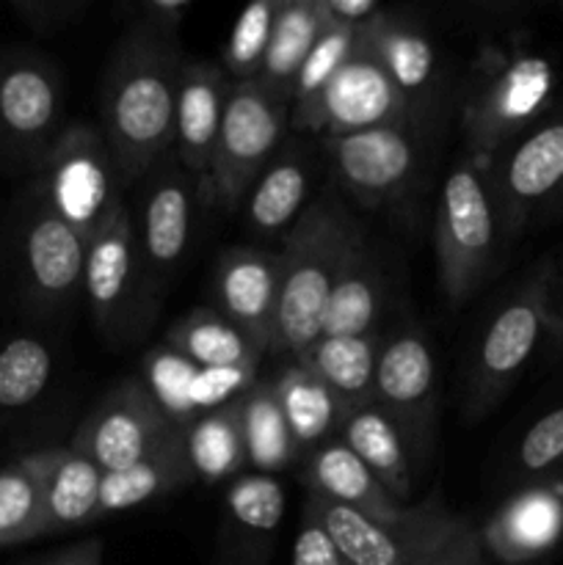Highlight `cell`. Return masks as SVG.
I'll use <instances>...</instances> for the list:
<instances>
[{"mask_svg":"<svg viewBox=\"0 0 563 565\" xmlns=\"http://www.w3.org/2000/svg\"><path fill=\"white\" fill-rule=\"evenodd\" d=\"M177 430L149 386L130 379L92 408L70 447L92 458L103 472H119L160 450Z\"/></svg>","mask_w":563,"mask_h":565,"instance_id":"ba28073f","label":"cell"},{"mask_svg":"<svg viewBox=\"0 0 563 565\" xmlns=\"http://www.w3.org/2000/svg\"><path fill=\"white\" fill-rule=\"evenodd\" d=\"M138 9H141V17L136 22L160 33V36L177 39V31L185 22V17L191 14L193 6L188 0H144Z\"/></svg>","mask_w":563,"mask_h":565,"instance_id":"b9f144b4","label":"cell"},{"mask_svg":"<svg viewBox=\"0 0 563 565\" xmlns=\"http://www.w3.org/2000/svg\"><path fill=\"white\" fill-rule=\"evenodd\" d=\"M408 114L412 108L406 97L357 39L351 58L326 86L315 108L293 127L326 136H351L373 127L408 125Z\"/></svg>","mask_w":563,"mask_h":565,"instance_id":"30bf717a","label":"cell"},{"mask_svg":"<svg viewBox=\"0 0 563 565\" xmlns=\"http://www.w3.org/2000/svg\"><path fill=\"white\" fill-rule=\"evenodd\" d=\"M423 565H486V552L480 546L478 530L469 527L450 550H445L442 555L431 557L428 563Z\"/></svg>","mask_w":563,"mask_h":565,"instance_id":"ee69618b","label":"cell"},{"mask_svg":"<svg viewBox=\"0 0 563 565\" xmlns=\"http://www.w3.org/2000/svg\"><path fill=\"white\" fill-rule=\"evenodd\" d=\"M342 441L397 502L408 505L414 491L412 447L384 408L375 403H364V406L348 412L346 423H342Z\"/></svg>","mask_w":563,"mask_h":565,"instance_id":"603a6c76","label":"cell"},{"mask_svg":"<svg viewBox=\"0 0 563 565\" xmlns=\"http://www.w3.org/2000/svg\"><path fill=\"white\" fill-rule=\"evenodd\" d=\"M353 218L337 199L309 202L285 237L279 263V307H276L270 353L301 359L323 334L326 307L340 274L342 254L353 232Z\"/></svg>","mask_w":563,"mask_h":565,"instance_id":"7a4b0ae2","label":"cell"},{"mask_svg":"<svg viewBox=\"0 0 563 565\" xmlns=\"http://www.w3.org/2000/svg\"><path fill=\"white\" fill-rule=\"evenodd\" d=\"M307 483L309 494L351 508L375 522H397L412 511V505H403L384 489V483L353 456L342 439L315 447L307 463Z\"/></svg>","mask_w":563,"mask_h":565,"instance_id":"d6986e66","label":"cell"},{"mask_svg":"<svg viewBox=\"0 0 563 565\" xmlns=\"http://www.w3.org/2000/svg\"><path fill=\"white\" fill-rule=\"evenodd\" d=\"M144 254L136 221L121 204L86 243L83 292L105 334H127L144 298Z\"/></svg>","mask_w":563,"mask_h":565,"instance_id":"9c48e42d","label":"cell"},{"mask_svg":"<svg viewBox=\"0 0 563 565\" xmlns=\"http://www.w3.org/2000/svg\"><path fill=\"white\" fill-rule=\"evenodd\" d=\"M550 94V66L541 58H500L489 53L475 66L461 108L464 143L472 160L484 163L502 138L541 108Z\"/></svg>","mask_w":563,"mask_h":565,"instance_id":"52a82bcc","label":"cell"},{"mask_svg":"<svg viewBox=\"0 0 563 565\" xmlns=\"http://www.w3.org/2000/svg\"><path fill=\"white\" fill-rule=\"evenodd\" d=\"M103 469L72 447L47 450L44 472V535L66 533L99 522Z\"/></svg>","mask_w":563,"mask_h":565,"instance_id":"cb8c5ba5","label":"cell"},{"mask_svg":"<svg viewBox=\"0 0 563 565\" xmlns=\"http://www.w3.org/2000/svg\"><path fill=\"white\" fill-rule=\"evenodd\" d=\"M563 182V125H550L530 136L502 166L500 177H491L497 207L506 204L508 218H517L522 204L535 202Z\"/></svg>","mask_w":563,"mask_h":565,"instance_id":"f1b7e54d","label":"cell"},{"mask_svg":"<svg viewBox=\"0 0 563 565\" xmlns=\"http://www.w3.org/2000/svg\"><path fill=\"white\" fill-rule=\"evenodd\" d=\"M563 530V505L552 491L530 489L508 500L484 530H478L486 555L502 563H524L550 550Z\"/></svg>","mask_w":563,"mask_h":565,"instance_id":"ffe728a7","label":"cell"},{"mask_svg":"<svg viewBox=\"0 0 563 565\" xmlns=\"http://www.w3.org/2000/svg\"><path fill=\"white\" fill-rule=\"evenodd\" d=\"M147 177L149 188L141 204V230H136L147 274L152 270L163 279L182 263L191 243L193 193L182 166H177L169 154Z\"/></svg>","mask_w":563,"mask_h":565,"instance_id":"e0dca14e","label":"cell"},{"mask_svg":"<svg viewBox=\"0 0 563 565\" xmlns=\"http://www.w3.org/2000/svg\"><path fill=\"white\" fill-rule=\"evenodd\" d=\"M436 263L450 307L469 301L497 246V199L484 163L469 154L450 166L436 204Z\"/></svg>","mask_w":563,"mask_h":565,"instance_id":"3957f363","label":"cell"},{"mask_svg":"<svg viewBox=\"0 0 563 565\" xmlns=\"http://www.w3.org/2000/svg\"><path fill=\"white\" fill-rule=\"evenodd\" d=\"M279 254L259 248H226L215 263L219 312L246 331L265 353L279 307Z\"/></svg>","mask_w":563,"mask_h":565,"instance_id":"9a60e30c","label":"cell"},{"mask_svg":"<svg viewBox=\"0 0 563 565\" xmlns=\"http://www.w3.org/2000/svg\"><path fill=\"white\" fill-rule=\"evenodd\" d=\"M103 552V541L92 539L83 541V544L70 546V550L55 552V555L50 557H42V561H33L31 565H105Z\"/></svg>","mask_w":563,"mask_h":565,"instance_id":"f6af8a7d","label":"cell"},{"mask_svg":"<svg viewBox=\"0 0 563 565\" xmlns=\"http://www.w3.org/2000/svg\"><path fill=\"white\" fill-rule=\"evenodd\" d=\"M304 508L320 519L351 565H423L450 550L472 527L467 519L447 511L439 491L412 505L397 522H375L318 494H309Z\"/></svg>","mask_w":563,"mask_h":565,"instance_id":"277c9868","label":"cell"},{"mask_svg":"<svg viewBox=\"0 0 563 565\" xmlns=\"http://www.w3.org/2000/svg\"><path fill=\"white\" fill-rule=\"evenodd\" d=\"M326 22L320 20L315 0H282L279 3L259 81L287 103H290L298 70L304 66Z\"/></svg>","mask_w":563,"mask_h":565,"instance_id":"1f68e13d","label":"cell"},{"mask_svg":"<svg viewBox=\"0 0 563 565\" xmlns=\"http://www.w3.org/2000/svg\"><path fill=\"white\" fill-rule=\"evenodd\" d=\"M121 188L125 180L99 127H66L44 154V202L86 243L125 204Z\"/></svg>","mask_w":563,"mask_h":565,"instance_id":"5b68a950","label":"cell"},{"mask_svg":"<svg viewBox=\"0 0 563 565\" xmlns=\"http://www.w3.org/2000/svg\"><path fill=\"white\" fill-rule=\"evenodd\" d=\"M226 92H230V81L224 70L204 61L182 64L180 86H177L174 147L177 163L193 180L210 182Z\"/></svg>","mask_w":563,"mask_h":565,"instance_id":"2e32d148","label":"cell"},{"mask_svg":"<svg viewBox=\"0 0 563 565\" xmlns=\"http://www.w3.org/2000/svg\"><path fill=\"white\" fill-rule=\"evenodd\" d=\"M357 31L359 28H342V25L323 28V33L318 36L315 47L309 50L304 66L298 70L296 83H293V94H290L293 125L301 121L304 116L315 108V103H318L320 94L326 92V86L334 81V75L342 70V64L351 58L353 47H357Z\"/></svg>","mask_w":563,"mask_h":565,"instance_id":"d590c367","label":"cell"},{"mask_svg":"<svg viewBox=\"0 0 563 565\" xmlns=\"http://www.w3.org/2000/svg\"><path fill=\"white\" fill-rule=\"evenodd\" d=\"M323 149L340 185L364 207L395 202L417 174L419 147L408 125L326 136Z\"/></svg>","mask_w":563,"mask_h":565,"instance_id":"8fae6325","label":"cell"},{"mask_svg":"<svg viewBox=\"0 0 563 565\" xmlns=\"http://www.w3.org/2000/svg\"><path fill=\"white\" fill-rule=\"evenodd\" d=\"M381 307H384V274L375 254L370 252L364 232L353 226L334 290L329 296L320 337L370 334L379 323Z\"/></svg>","mask_w":563,"mask_h":565,"instance_id":"44dd1931","label":"cell"},{"mask_svg":"<svg viewBox=\"0 0 563 565\" xmlns=\"http://www.w3.org/2000/svg\"><path fill=\"white\" fill-rule=\"evenodd\" d=\"M182 64L177 39L160 36L141 22L110 55L99 88V130L125 185L147 177L174 143Z\"/></svg>","mask_w":563,"mask_h":565,"instance_id":"6da1fadb","label":"cell"},{"mask_svg":"<svg viewBox=\"0 0 563 565\" xmlns=\"http://www.w3.org/2000/svg\"><path fill=\"white\" fill-rule=\"evenodd\" d=\"M384 337L379 331L357 337H320L298 362L307 364L342 403L348 412L373 403L375 367Z\"/></svg>","mask_w":563,"mask_h":565,"instance_id":"83f0119b","label":"cell"},{"mask_svg":"<svg viewBox=\"0 0 563 565\" xmlns=\"http://www.w3.org/2000/svg\"><path fill=\"white\" fill-rule=\"evenodd\" d=\"M59 72L36 55H14L0 64V138L20 152H50L61 119Z\"/></svg>","mask_w":563,"mask_h":565,"instance_id":"4fadbf2b","label":"cell"},{"mask_svg":"<svg viewBox=\"0 0 563 565\" xmlns=\"http://www.w3.org/2000/svg\"><path fill=\"white\" fill-rule=\"evenodd\" d=\"M274 390L298 450H315L331 441L334 430H342L348 417L346 403L298 359L274 379Z\"/></svg>","mask_w":563,"mask_h":565,"instance_id":"4316f807","label":"cell"},{"mask_svg":"<svg viewBox=\"0 0 563 565\" xmlns=\"http://www.w3.org/2000/svg\"><path fill=\"white\" fill-rule=\"evenodd\" d=\"M373 403L395 419L412 450H425L431 445L436 414V364L428 340L414 326H406L381 342Z\"/></svg>","mask_w":563,"mask_h":565,"instance_id":"7c38bea8","label":"cell"},{"mask_svg":"<svg viewBox=\"0 0 563 565\" xmlns=\"http://www.w3.org/2000/svg\"><path fill=\"white\" fill-rule=\"evenodd\" d=\"M309 207V169L301 152L274 154L246 196V215L252 230L263 235L290 232Z\"/></svg>","mask_w":563,"mask_h":565,"instance_id":"f546056e","label":"cell"},{"mask_svg":"<svg viewBox=\"0 0 563 565\" xmlns=\"http://www.w3.org/2000/svg\"><path fill=\"white\" fill-rule=\"evenodd\" d=\"M293 565H351L340 552V546L334 544L329 530L307 508H304L296 544H293Z\"/></svg>","mask_w":563,"mask_h":565,"instance_id":"ab89813d","label":"cell"},{"mask_svg":"<svg viewBox=\"0 0 563 565\" xmlns=\"http://www.w3.org/2000/svg\"><path fill=\"white\" fill-rule=\"evenodd\" d=\"M557 458H563V408L541 417L519 447V463L530 472L552 467Z\"/></svg>","mask_w":563,"mask_h":565,"instance_id":"f35d334b","label":"cell"},{"mask_svg":"<svg viewBox=\"0 0 563 565\" xmlns=\"http://www.w3.org/2000/svg\"><path fill=\"white\" fill-rule=\"evenodd\" d=\"M14 11L33 31L53 33L75 22L86 11V3L83 0H17Z\"/></svg>","mask_w":563,"mask_h":565,"instance_id":"60d3db41","label":"cell"},{"mask_svg":"<svg viewBox=\"0 0 563 565\" xmlns=\"http://www.w3.org/2000/svg\"><path fill=\"white\" fill-rule=\"evenodd\" d=\"M47 450L0 469V550L44 535Z\"/></svg>","mask_w":563,"mask_h":565,"instance_id":"836d02e7","label":"cell"},{"mask_svg":"<svg viewBox=\"0 0 563 565\" xmlns=\"http://www.w3.org/2000/svg\"><path fill=\"white\" fill-rule=\"evenodd\" d=\"M182 441L193 478L204 483L235 480L248 467L237 397L191 419V425L182 428Z\"/></svg>","mask_w":563,"mask_h":565,"instance_id":"4dcf8cb0","label":"cell"},{"mask_svg":"<svg viewBox=\"0 0 563 565\" xmlns=\"http://www.w3.org/2000/svg\"><path fill=\"white\" fill-rule=\"evenodd\" d=\"M315 6L326 25L342 28H362L384 11L375 0H315Z\"/></svg>","mask_w":563,"mask_h":565,"instance_id":"7bdbcfd3","label":"cell"},{"mask_svg":"<svg viewBox=\"0 0 563 565\" xmlns=\"http://www.w3.org/2000/svg\"><path fill=\"white\" fill-rule=\"evenodd\" d=\"M22 259L31 296L47 307H61L83 287L86 241L42 202L25 230Z\"/></svg>","mask_w":563,"mask_h":565,"instance_id":"ac0fdd59","label":"cell"},{"mask_svg":"<svg viewBox=\"0 0 563 565\" xmlns=\"http://www.w3.org/2000/svg\"><path fill=\"white\" fill-rule=\"evenodd\" d=\"M241 428L246 445V463L257 475L282 472L298 456L290 428L285 423L279 401H276L274 381H254L241 397Z\"/></svg>","mask_w":563,"mask_h":565,"instance_id":"d6a6232c","label":"cell"},{"mask_svg":"<svg viewBox=\"0 0 563 565\" xmlns=\"http://www.w3.org/2000/svg\"><path fill=\"white\" fill-rule=\"evenodd\" d=\"M282 0H257L235 17L230 39L224 47V72L241 81H257L268 53L270 31Z\"/></svg>","mask_w":563,"mask_h":565,"instance_id":"74e56055","label":"cell"},{"mask_svg":"<svg viewBox=\"0 0 563 565\" xmlns=\"http://www.w3.org/2000/svg\"><path fill=\"white\" fill-rule=\"evenodd\" d=\"M193 478L191 461H188L182 430H177L160 450L147 456L132 467L119 472H105L99 486V508L97 516H114V513L132 511L138 505L158 500L182 489Z\"/></svg>","mask_w":563,"mask_h":565,"instance_id":"d4e9b609","label":"cell"},{"mask_svg":"<svg viewBox=\"0 0 563 565\" xmlns=\"http://www.w3.org/2000/svg\"><path fill=\"white\" fill-rule=\"evenodd\" d=\"M226 508L237 546L248 544L257 552L285 516V489L274 475H237L226 491Z\"/></svg>","mask_w":563,"mask_h":565,"instance_id":"e575fe53","label":"cell"},{"mask_svg":"<svg viewBox=\"0 0 563 565\" xmlns=\"http://www.w3.org/2000/svg\"><path fill=\"white\" fill-rule=\"evenodd\" d=\"M166 345L202 370H257L263 348L219 309H193L166 334Z\"/></svg>","mask_w":563,"mask_h":565,"instance_id":"484cf974","label":"cell"},{"mask_svg":"<svg viewBox=\"0 0 563 565\" xmlns=\"http://www.w3.org/2000/svg\"><path fill=\"white\" fill-rule=\"evenodd\" d=\"M287 116L290 103L270 92L259 77L230 83L210 171V191L226 210H235L248 196L257 177L274 160Z\"/></svg>","mask_w":563,"mask_h":565,"instance_id":"8992f818","label":"cell"},{"mask_svg":"<svg viewBox=\"0 0 563 565\" xmlns=\"http://www.w3.org/2000/svg\"><path fill=\"white\" fill-rule=\"evenodd\" d=\"M53 375V356L47 345L33 337H17L0 348V408L31 406L47 390Z\"/></svg>","mask_w":563,"mask_h":565,"instance_id":"8d00e7d4","label":"cell"},{"mask_svg":"<svg viewBox=\"0 0 563 565\" xmlns=\"http://www.w3.org/2000/svg\"><path fill=\"white\" fill-rule=\"evenodd\" d=\"M357 39L406 97L408 108L434 88L436 50L419 25L381 11L373 22L359 28Z\"/></svg>","mask_w":563,"mask_h":565,"instance_id":"7402d4cb","label":"cell"},{"mask_svg":"<svg viewBox=\"0 0 563 565\" xmlns=\"http://www.w3.org/2000/svg\"><path fill=\"white\" fill-rule=\"evenodd\" d=\"M539 334L541 307L533 292L513 298L495 315L478 351H475V362L467 379V397H464V417H480L497 401L502 384L528 362Z\"/></svg>","mask_w":563,"mask_h":565,"instance_id":"5bb4252c","label":"cell"}]
</instances>
